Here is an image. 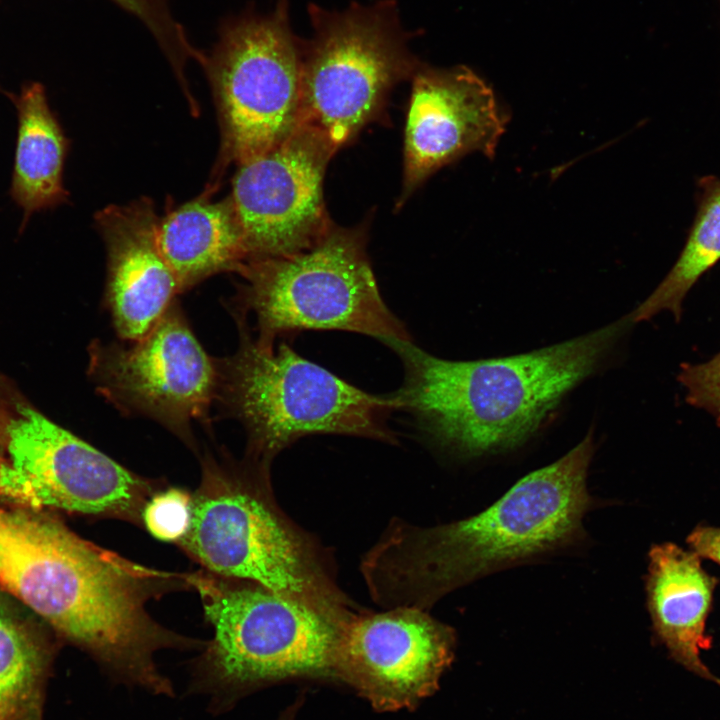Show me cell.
I'll list each match as a JSON object with an SVG mask.
<instances>
[{
  "mask_svg": "<svg viewBox=\"0 0 720 720\" xmlns=\"http://www.w3.org/2000/svg\"><path fill=\"white\" fill-rule=\"evenodd\" d=\"M192 511V495L169 487L155 492L142 512V525L155 538L177 544L187 533Z\"/></svg>",
  "mask_w": 720,
  "mask_h": 720,
  "instance_id": "obj_21",
  "label": "cell"
},
{
  "mask_svg": "<svg viewBox=\"0 0 720 720\" xmlns=\"http://www.w3.org/2000/svg\"><path fill=\"white\" fill-rule=\"evenodd\" d=\"M89 376L119 410L150 417L196 451L192 424L209 422L217 397V359L197 340L176 300L130 346L95 341Z\"/></svg>",
  "mask_w": 720,
  "mask_h": 720,
  "instance_id": "obj_11",
  "label": "cell"
},
{
  "mask_svg": "<svg viewBox=\"0 0 720 720\" xmlns=\"http://www.w3.org/2000/svg\"><path fill=\"white\" fill-rule=\"evenodd\" d=\"M95 220L107 250L105 303L119 337L134 342L156 325L181 292L158 246L160 218L153 201L142 197L109 205Z\"/></svg>",
  "mask_w": 720,
  "mask_h": 720,
  "instance_id": "obj_15",
  "label": "cell"
},
{
  "mask_svg": "<svg viewBox=\"0 0 720 720\" xmlns=\"http://www.w3.org/2000/svg\"><path fill=\"white\" fill-rule=\"evenodd\" d=\"M138 18L162 50H171L185 39L186 32L171 12L168 0H112Z\"/></svg>",
  "mask_w": 720,
  "mask_h": 720,
  "instance_id": "obj_23",
  "label": "cell"
},
{
  "mask_svg": "<svg viewBox=\"0 0 720 720\" xmlns=\"http://www.w3.org/2000/svg\"><path fill=\"white\" fill-rule=\"evenodd\" d=\"M218 108L221 148L215 179L284 142L298 127L302 51L288 0L269 14L227 19L201 65Z\"/></svg>",
  "mask_w": 720,
  "mask_h": 720,
  "instance_id": "obj_8",
  "label": "cell"
},
{
  "mask_svg": "<svg viewBox=\"0 0 720 720\" xmlns=\"http://www.w3.org/2000/svg\"><path fill=\"white\" fill-rule=\"evenodd\" d=\"M237 351L218 362L216 399L247 433L245 457L271 470L273 459L302 437L339 434L397 444L389 416L397 396L367 393L300 356L286 343H263L236 316Z\"/></svg>",
  "mask_w": 720,
  "mask_h": 720,
  "instance_id": "obj_5",
  "label": "cell"
},
{
  "mask_svg": "<svg viewBox=\"0 0 720 720\" xmlns=\"http://www.w3.org/2000/svg\"><path fill=\"white\" fill-rule=\"evenodd\" d=\"M157 242L181 292L214 274L238 272L249 259L229 197L212 202L205 194L171 211L159 220Z\"/></svg>",
  "mask_w": 720,
  "mask_h": 720,
  "instance_id": "obj_17",
  "label": "cell"
},
{
  "mask_svg": "<svg viewBox=\"0 0 720 720\" xmlns=\"http://www.w3.org/2000/svg\"><path fill=\"white\" fill-rule=\"evenodd\" d=\"M189 529L177 545L203 570L250 581L330 616L360 608L339 587L331 553L280 508L271 470L243 458H200Z\"/></svg>",
  "mask_w": 720,
  "mask_h": 720,
  "instance_id": "obj_3",
  "label": "cell"
},
{
  "mask_svg": "<svg viewBox=\"0 0 720 720\" xmlns=\"http://www.w3.org/2000/svg\"><path fill=\"white\" fill-rule=\"evenodd\" d=\"M335 153L322 133L298 125L284 142L238 165L229 198L248 260L290 255L325 235L333 223L323 180Z\"/></svg>",
  "mask_w": 720,
  "mask_h": 720,
  "instance_id": "obj_12",
  "label": "cell"
},
{
  "mask_svg": "<svg viewBox=\"0 0 720 720\" xmlns=\"http://www.w3.org/2000/svg\"><path fill=\"white\" fill-rule=\"evenodd\" d=\"M720 260V180L706 183L687 241L672 269L632 313L630 322L649 320L661 311L681 319L682 303L699 278Z\"/></svg>",
  "mask_w": 720,
  "mask_h": 720,
  "instance_id": "obj_19",
  "label": "cell"
},
{
  "mask_svg": "<svg viewBox=\"0 0 720 720\" xmlns=\"http://www.w3.org/2000/svg\"><path fill=\"white\" fill-rule=\"evenodd\" d=\"M648 558L647 606L657 639L686 670L720 686L701 659V650L711 647L706 619L715 579L697 554L674 543L652 546Z\"/></svg>",
  "mask_w": 720,
  "mask_h": 720,
  "instance_id": "obj_16",
  "label": "cell"
},
{
  "mask_svg": "<svg viewBox=\"0 0 720 720\" xmlns=\"http://www.w3.org/2000/svg\"><path fill=\"white\" fill-rule=\"evenodd\" d=\"M0 419L6 448L0 495L33 508L142 525L160 482L128 470L21 399L10 398Z\"/></svg>",
  "mask_w": 720,
  "mask_h": 720,
  "instance_id": "obj_10",
  "label": "cell"
},
{
  "mask_svg": "<svg viewBox=\"0 0 720 720\" xmlns=\"http://www.w3.org/2000/svg\"><path fill=\"white\" fill-rule=\"evenodd\" d=\"M678 380L687 403L707 411L720 426V352L703 363L682 364Z\"/></svg>",
  "mask_w": 720,
  "mask_h": 720,
  "instance_id": "obj_22",
  "label": "cell"
},
{
  "mask_svg": "<svg viewBox=\"0 0 720 720\" xmlns=\"http://www.w3.org/2000/svg\"><path fill=\"white\" fill-rule=\"evenodd\" d=\"M687 542L700 558L710 559L720 565V528L699 526L689 534Z\"/></svg>",
  "mask_w": 720,
  "mask_h": 720,
  "instance_id": "obj_24",
  "label": "cell"
},
{
  "mask_svg": "<svg viewBox=\"0 0 720 720\" xmlns=\"http://www.w3.org/2000/svg\"><path fill=\"white\" fill-rule=\"evenodd\" d=\"M631 324L628 317L584 336L509 357L451 361L412 341L384 342L400 357L394 394L438 448L462 458L521 446L561 399L594 373Z\"/></svg>",
  "mask_w": 720,
  "mask_h": 720,
  "instance_id": "obj_2",
  "label": "cell"
},
{
  "mask_svg": "<svg viewBox=\"0 0 720 720\" xmlns=\"http://www.w3.org/2000/svg\"><path fill=\"white\" fill-rule=\"evenodd\" d=\"M213 636L194 665L193 688L216 709L258 688L297 678L337 681V657L349 619L311 608L262 585L187 574ZM358 612V611H357Z\"/></svg>",
  "mask_w": 720,
  "mask_h": 720,
  "instance_id": "obj_4",
  "label": "cell"
},
{
  "mask_svg": "<svg viewBox=\"0 0 720 720\" xmlns=\"http://www.w3.org/2000/svg\"><path fill=\"white\" fill-rule=\"evenodd\" d=\"M313 36L301 47L299 125L337 151L382 108L390 90L419 69L392 3L311 7Z\"/></svg>",
  "mask_w": 720,
  "mask_h": 720,
  "instance_id": "obj_9",
  "label": "cell"
},
{
  "mask_svg": "<svg viewBox=\"0 0 720 720\" xmlns=\"http://www.w3.org/2000/svg\"><path fill=\"white\" fill-rule=\"evenodd\" d=\"M507 119L492 89L474 72L418 69L404 138V177L398 207L430 175L463 155L495 154Z\"/></svg>",
  "mask_w": 720,
  "mask_h": 720,
  "instance_id": "obj_14",
  "label": "cell"
},
{
  "mask_svg": "<svg viewBox=\"0 0 720 720\" xmlns=\"http://www.w3.org/2000/svg\"><path fill=\"white\" fill-rule=\"evenodd\" d=\"M46 655L0 609V720H42Z\"/></svg>",
  "mask_w": 720,
  "mask_h": 720,
  "instance_id": "obj_20",
  "label": "cell"
},
{
  "mask_svg": "<svg viewBox=\"0 0 720 720\" xmlns=\"http://www.w3.org/2000/svg\"><path fill=\"white\" fill-rule=\"evenodd\" d=\"M13 101L18 136L10 194L23 209V228L32 213L66 200L63 166L67 141L40 83L26 84Z\"/></svg>",
  "mask_w": 720,
  "mask_h": 720,
  "instance_id": "obj_18",
  "label": "cell"
},
{
  "mask_svg": "<svg viewBox=\"0 0 720 720\" xmlns=\"http://www.w3.org/2000/svg\"><path fill=\"white\" fill-rule=\"evenodd\" d=\"M239 311L253 313L257 340L275 343L303 330H341L383 343L412 341L382 298L366 252L365 232L332 224L311 247L285 256L250 259Z\"/></svg>",
  "mask_w": 720,
  "mask_h": 720,
  "instance_id": "obj_7",
  "label": "cell"
},
{
  "mask_svg": "<svg viewBox=\"0 0 720 720\" xmlns=\"http://www.w3.org/2000/svg\"><path fill=\"white\" fill-rule=\"evenodd\" d=\"M0 584L87 652L116 639L135 611L131 560L62 522L0 508Z\"/></svg>",
  "mask_w": 720,
  "mask_h": 720,
  "instance_id": "obj_6",
  "label": "cell"
},
{
  "mask_svg": "<svg viewBox=\"0 0 720 720\" xmlns=\"http://www.w3.org/2000/svg\"><path fill=\"white\" fill-rule=\"evenodd\" d=\"M5 459H6L5 437H4L2 422L0 419V473H1L2 466L5 462Z\"/></svg>",
  "mask_w": 720,
  "mask_h": 720,
  "instance_id": "obj_25",
  "label": "cell"
},
{
  "mask_svg": "<svg viewBox=\"0 0 720 720\" xmlns=\"http://www.w3.org/2000/svg\"><path fill=\"white\" fill-rule=\"evenodd\" d=\"M293 715H294V712H293V713H285V714L281 717L280 720H293Z\"/></svg>",
  "mask_w": 720,
  "mask_h": 720,
  "instance_id": "obj_26",
  "label": "cell"
},
{
  "mask_svg": "<svg viewBox=\"0 0 720 720\" xmlns=\"http://www.w3.org/2000/svg\"><path fill=\"white\" fill-rule=\"evenodd\" d=\"M456 632L429 611L360 609L346 624L337 657V681L378 711L415 707L439 687L454 658Z\"/></svg>",
  "mask_w": 720,
  "mask_h": 720,
  "instance_id": "obj_13",
  "label": "cell"
},
{
  "mask_svg": "<svg viewBox=\"0 0 720 720\" xmlns=\"http://www.w3.org/2000/svg\"><path fill=\"white\" fill-rule=\"evenodd\" d=\"M594 450L590 431L567 454L467 518L430 527L392 520L360 564L373 601L385 609L429 611L485 576L584 544L583 520L596 505L587 488Z\"/></svg>",
  "mask_w": 720,
  "mask_h": 720,
  "instance_id": "obj_1",
  "label": "cell"
}]
</instances>
